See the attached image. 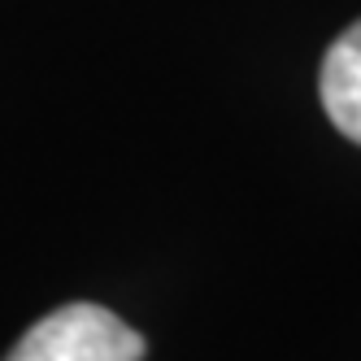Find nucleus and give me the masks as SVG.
Returning <instances> with one entry per match:
<instances>
[{"label":"nucleus","instance_id":"1","mask_svg":"<svg viewBox=\"0 0 361 361\" xmlns=\"http://www.w3.org/2000/svg\"><path fill=\"white\" fill-rule=\"evenodd\" d=\"M5 361H144V335L105 305L74 300L39 318Z\"/></svg>","mask_w":361,"mask_h":361},{"label":"nucleus","instance_id":"2","mask_svg":"<svg viewBox=\"0 0 361 361\" xmlns=\"http://www.w3.org/2000/svg\"><path fill=\"white\" fill-rule=\"evenodd\" d=\"M318 92L331 126L361 148V18L326 48L318 70Z\"/></svg>","mask_w":361,"mask_h":361}]
</instances>
